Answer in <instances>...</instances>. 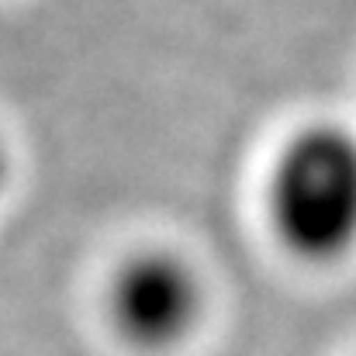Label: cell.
Masks as SVG:
<instances>
[{
	"label": "cell",
	"mask_w": 356,
	"mask_h": 356,
	"mask_svg": "<svg viewBox=\"0 0 356 356\" xmlns=\"http://www.w3.org/2000/svg\"><path fill=\"white\" fill-rule=\"evenodd\" d=\"M263 208L284 252L329 266L356 252V131L336 121L301 124L280 142Z\"/></svg>",
	"instance_id": "cell-1"
},
{
	"label": "cell",
	"mask_w": 356,
	"mask_h": 356,
	"mask_svg": "<svg viewBox=\"0 0 356 356\" xmlns=\"http://www.w3.org/2000/svg\"><path fill=\"white\" fill-rule=\"evenodd\" d=\"M104 305L121 343L142 353H166L201 325L204 280L177 249L149 245L115 266Z\"/></svg>",
	"instance_id": "cell-2"
},
{
	"label": "cell",
	"mask_w": 356,
	"mask_h": 356,
	"mask_svg": "<svg viewBox=\"0 0 356 356\" xmlns=\"http://www.w3.org/2000/svg\"><path fill=\"white\" fill-rule=\"evenodd\" d=\"M7 180H10V149H7V142L0 135V194H3Z\"/></svg>",
	"instance_id": "cell-3"
}]
</instances>
